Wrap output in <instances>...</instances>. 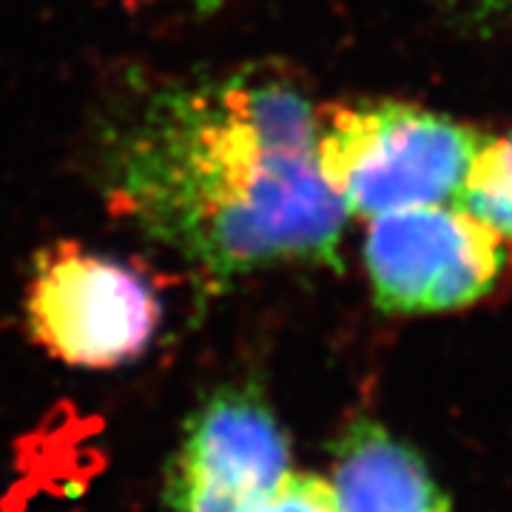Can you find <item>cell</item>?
I'll return each mask as SVG.
<instances>
[{"mask_svg": "<svg viewBox=\"0 0 512 512\" xmlns=\"http://www.w3.org/2000/svg\"><path fill=\"white\" fill-rule=\"evenodd\" d=\"M117 214L225 288L271 265H339L348 214L291 80L237 72L154 94L109 160Z\"/></svg>", "mask_w": 512, "mask_h": 512, "instance_id": "cell-1", "label": "cell"}, {"mask_svg": "<svg viewBox=\"0 0 512 512\" xmlns=\"http://www.w3.org/2000/svg\"><path fill=\"white\" fill-rule=\"evenodd\" d=\"M484 134L413 103L316 111V163L348 217L376 220L458 200Z\"/></svg>", "mask_w": 512, "mask_h": 512, "instance_id": "cell-2", "label": "cell"}, {"mask_svg": "<svg viewBox=\"0 0 512 512\" xmlns=\"http://www.w3.org/2000/svg\"><path fill=\"white\" fill-rule=\"evenodd\" d=\"M163 305L146 274L77 242L35 256L26 322L35 342L72 367L109 370L140 359L154 342Z\"/></svg>", "mask_w": 512, "mask_h": 512, "instance_id": "cell-3", "label": "cell"}, {"mask_svg": "<svg viewBox=\"0 0 512 512\" xmlns=\"http://www.w3.org/2000/svg\"><path fill=\"white\" fill-rule=\"evenodd\" d=\"M507 268V242L458 202L367 220L365 271L387 313H447L481 302Z\"/></svg>", "mask_w": 512, "mask_h": 512, "instance_id": "cell-4", "label": "cell"}, {"mask_svg": "<svg viewBox=\"0 0 512 512\" xmlns=\"http://www.w3.org/2000/svg\"><path fill=\"white\" fill-rule=\"evenodd\" d=\"M291 450L265 396L214 390L185 421L165 473L168 512H256L288 478Z\"/></svg>", "mask_w": 512, "mask_h": 512, "instance_id": "cell-5", "label": "cell"}, {"mask_svg": "<svg viewBox=\"0 0 512 512\" xmlns=\"http://www.w3.org/2000/svg\"><path fill=\"white\" fill-rule=\"evenodd\" d=\"M330 490L339 512H453L419 453L370 419L333 441Z\"/></svg>", "mask_w": 512, "mask_h": 512, "instance_id": "cell-6", "label": "cell"}, {"mask_svg": "<svg viewBox=\"0 0 512 512\" xmlns=\"http://www.w3.org/2000/svg\"><path fill=\"white\" fill-rule=\"evenodd\" d=\"M458 205L490 231L512 242V128L495 137H481L473 163L458 191Z\"/></svg>", "mask_w": 512, "mask_h": 512, "instance_id": "cell-7", "label": "cell"}, {"mask_svg": "<svg viewBox=\"0 0 512 512\" xmlns=\"http://www.w3.org/2000/svg\"><path fill=\"white\" fill-rule=\"evenodd\" d=\"M256 512H339L325 478L308 473H288V478Z\"/></svg>", "mask_w": 512, "mask_h": 512, "instance_id": "cell-8", "label": "cell"}, {"mask_svg": "<svg viewBox=\"0 0 512 512\" xmlns=\"http://www.w3.org/2000/svg\"><path fill=\"white\" fill-rule=\"evenodd\" d=\"M490 12H512V0H478Z\"/></svg>", "mask_w": 512, "mask_h": 512, "instance_id": "cell-9", "label": "cell"}]
</instances>
